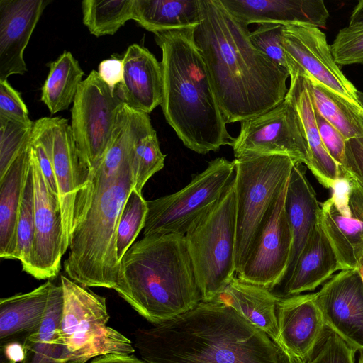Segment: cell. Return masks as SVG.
Here are the masks:
<instances>
[{
    "label": "cell",
    "instance_id": "obj_1",
    "mask_svg": "<svg viewBox=\"0 0 363 363\" xmlns=\"http://www.w3.org/2000/svg\"><path fill=\"white\" fill-rule=\"evenodd\" d=\"M201 21L194 37L225 123L243 122L273 108L286 97L289 72L252 43L248 26L220 0H199Z\"/></svg>",
    "mask_w": 363,
    "mask_h": 363
},
{
    "label": "cell",
    "instance_id": "obj_2",
    "mask_svg": "<svg viewBox=\"0 0 363 363\" xmlns=\"http://www.w3.org/2000/svg\"><path fill=\"white\" fill-rule=\"evenodd\" d=\"M139 138L133 128L116 126L101 160L91 172L88 211L72 233L64 262L68 277L84 286L113 289L117 284V225L134 189L132 165Z\"/></svg>",
    "mask_w": 363,
    "mask_h": 363
},
{
    "label": "cell",
    "instance_id": "obj_3",
    "mask_svg": "<svg viewBox=\"0 0 363 363\" xmlns=\"http://www.w3.org/2000/svg\"><path fill=\"white\" fill-rule=\"evenodd\" d=\"M135 347L147 363H279L268 335L217 301L137 330Z\"/></svg>",
    "mask_w": 363,
    "mask_h": 363
},
{
    "label": "cell",
    "instance_id": "obj_4",
    "mask_svg": "<svg viewBox=\"0 0 363 363\" xmlns=\"http://www.w3.org/2000/svg\"><path fill=\"white\" fill-rule=\"evenodd\" d=\"M194 28L154 34L162 56L160 106L165 119L187 148L205 155L232 146L235 138L227 130Z\"/></svg>",
    "mask_w": 363,
    "mask_h": 363
},
{
    "label": "cell",
    "instance_id": "obj_5",
    "mask_svg": "<svg viewBox=\"0 0 363 363\" xmlns=\"http://www.w3.org/2000/svg\"><path fill=\"white\" fill-rule=\"evenodd\" d=\"M141 316L159 325L201 301L184 235L152 234L134 242L113 289Z\"/></svg>",
    "mask_w": 363,
    "mask_h": 363
},
{
    "label": "cell",
    "instance_id": "obj_6",
    "mask_svg": "<svg viewBox=\"0 0 363 363\" xmlns=\"http://www.w3.org/2000/svg\"><path fill=\"white\" fill-rule=\"evenodd\" d=\"M233 161L237 274L259 238L297 161L280 155L243 156Z\"/></svg>",
    "mask_w": 363,
    "mask_h": 363
},
{
    "label": "cell",
    "instance_id": "obj_7",
    "mask_svg": "<svg viewBox=\"0 0 363 363\" xmlns=\"http://www.w3.org/2000/svg\"><path fill=\"white\" fill-rule=\"evenodd\" d=\"M234 181L184 235L201 301H215L236 276Z\"/></svg>",
    "mask_w": 363,
    "mask_h": 363
},
{
    "label": "cell",
    "instance_id": "obj_8",
    "mask_svg": "<svg viewBox=\"0 0 363 363\" xmlns=\"http://www.w3.org/2000/svg\"><path fill=\"white\" fill-rule=\"evenodd\" d=\"M60 284L63 307L59 332L74 363L135 352L131 340L106 325L109 315L106 298L65 275L60 277Z\"/></svg>",
    "mask_w": 363,
    "mask_h": 363
},
{
    "label": "cell",
    "instance_id": "obj_9",
    "mask_svg": "<svg viewBox=\"0 0 363 363\" xmlns=\"http://www.w3.org/2000/svg\"><path fill=\"white\" fill-rule=\"evenodd\" d=\"M234 161L217 157L178 191L147 201L143 235H185L191 224L213 206L233 182Z\"/></svg>",
    "mask_w": 363,
    "mask_h": 363
},
{
    "label": "cell",
    "instance_id": "obj_10",
    "mask_svg": "<svg viewBox=\"0 0 363 363\" xmlns=\"http://www.w3.org/2000/svg\"><path fill=\"white\" fill-rule=\"evenodd\" d=\"M35 121L48 146L57 180L66 252L72 232L88 211L91 170L78 151L66 118L43 117Z\"/></svg>",
    "mask_w": 363,
    "mask_h": 363
},
{
    "label": "cell",
    "instance_id": "obj_11",
    "mask_svg": "<svg viewBox=\"0 0 363 363\" xmlns=\"http://www.w3.org/2000/svg\"><path fill=\"white\" fill-rule=\"evenodd\" d=\"M123 101L96 70L77 90L71 109V129L78 151L91 172L101 160L111 138Z\"/></svg>",
    "mask_w": 363,
    "mask_h": 363
},
{
    "label": "cell",
    "instance_id": "obj_12",
    "mask_svg": "<svg viewBox=\"0 0 363 363\" xmlns=\"http://www.w3.org/2000/svg\"><path fill=\"white\" fill-rule=\"evenodd\" d=\"M283 45L289 76L298 72L332 93L363 118L358 90L347 79L336 62L331 45L318 27L287 25L283 27Z\"/></svg>",
    "mask_w": 363,
    "mask_h": 363
},
{
    "label": "cell",
    "instance_id": "obj_13",
    "mask_svg": "<svg viewBox=\"0 0 363 363\" xmlns=\"http://www.w3.org/2000/svg\"><path fill=\"white\" fill-rule=\"evenodd\" d=\"M235 158L280 155L310 165L309 152L296 111L285 99L268 111L241 122L232 145Z\"/></svg>",
    "mask_w": 363,
    "mask_h": 363
},
{
    "label": "cell",
    "instance_id": "obj_14",
    "mask_svg": "<svg viewBox=\"0 0 363 363\" xmlns=\"http://www.w3.org/2000/svg\"><path fill=\"white\" fill-rule=\"evenodd\" d=\"M320 203V222L341 270L356 268L363 254V189L344 177Z\"/></svg>",
    "mask_w": 363,
    "mask_h": 363
},
{
    "label": "cell",
    "instance_id": "obj_15",
    "mask_svg": "<svg viewBox=\"0 0 363 363\" xmlns=\"http://www.w3.org/2000/svg\"><path fill=\"white\" fill-rule=\"evenodd\" d=\"M288 182L246 261L236 274L243 281L271 291L282 282L291 252L292 234L285 211Z\"/></svg>",
    "mask_w": 363,
    "mask_h": 363
},
{
    "label": "cell",
    "instance_id": "obj_16",
    "mask_svg": "<svg viewBox=\"0 0 363 363\" xmlns=\"http://www.w3.org/2000/svg\"><path fill=\"white\" fill-rule=\"evenodd\" d=\"M33 181L35 234L29 274L38 279L55 278L65 253L60 200L50 191L30 146Z\"/></svg>",
    "mask_w": 363,
    "mask_h": 363
},
{
    "label": "cell",
    "instance_id": "obj_17",
    "mask_svg": "<svg viewBox=\"0 0 363 363\" xmlns=\"http://www.w3.org/2000/svg\"><path fill=\"white\" fill-rule=\"evenodd\" d=\"M274 343L284 363H306L324 338L327 327L315 293L279 297Z\"/></svg>",
    "mask_w": 363,
    "mask_h": 363
},
{
    "label": "cell",
    "instance_id": "obj_18",
    "mask_svg": "<svg viewBox=\"0 0 363 363\" xmlns=\"http://www.w3.org/2000/svg\"><path fill=\"white\" fill-rule=\"evenodd\" d=\"M329 330L356 351H363V281L357 270L342 269L315 293Z\"/></svg>",
    "mask_w": 363,
    "mask_h": 363
},
{
    "label": "cell",
    "instance_id": "obj_19",
    "mask_svg": "<svg viewBox=\"0 0 363 363\" xmlns=\"http://www.w3.org/2000/svg\"><path fill=\"white\" fill-rule=\"evenodd\" d=\"M48 0H0V81L24 74L23 52Z\"/></svg>",
    "mask_w": 363,
    "mask_h": 363
},
{
    "label": "cell",
    "instance_id": "obj_20",
    "mask_svg": "<svg viewBox=\"0 0 363 363\" xmlns=\"http://www.w3.org/2000/svg\"><path fill=\"white\" fill-rule=\"evenodd\" d=\"M123 75L116 87L129 107L147 114L162 101L163 82L161 64L146 48L129 45L122 58Z\"/></svg>",
    "mask_w": 363,
    "mask_h": 363
},
{
    "label": "cell",
    "instance_id": "obj_21",
    "mask_svg": "<svg viewBox=\"0 0 363 363\" xmlns=\"http://www.w3.org/2000/svg\"><path fill=\"white\" fill-rule=\"evenodd\" d=\"M238 19L252 23L325 28L329 12L322 0H220Z\"/></svg>",
    "mask_w": 363,
    "mask_h": 363
},
{
    "label": "cell",
    "instance_id": "obj_22",
    "mask_svg": "<svg viewBox=\"0 0 363 363\" xmlns=\"http://www.w3.org/2000/svg\"><path fill=\"white\" fill-rule=\"evenodd\" d=\"M290 79L285 99L293 105L300 121L309 152L308 169L321 185L333 189L341 179L340 169L323 143L307 80L297 72L290 75Z\"/></svg>",
    "mask_w": 363,
    "mask_h": 363
},
{
    "label": "cell",
    "instance_id": "obj_23",
    "mask_svg": "<svg viewBox=\"0 0 363 363\" xmlns=\"http://www.w3.org/2000/svg\"><path fill=\"white\" fill-rule=\"evenodd\" d=\"M306 167L296 162L288 182L285 211L292 234V247L288 268L281 284L291 274L314 226L320 219V203L306 177Z\"/></svg>",
    "mask_w": 363,
    "mask_h": 363
},
{
    "label": "cell",
    "instance_id": "obj_24",
    "mask_svg": "<svg viewBox=\"0 0 363 363\" xmlns=\"http://www.w3.org/2000/svg\"><path fill=\"white\" fill-rule=\"evenodd\" d=\"M337 270H341L339 262L319 219L291 274L281 284L282 290L280 297L313 291Z\"/></svg>",
    "mask_w": 363,
    "mask_h": 363
},
{
    "label": "cell",
    "instance_id": "obj_25",
    "mask_svg": "<svg viewBox=\"0 0 363 363\" xmlns=\"http://www.w3.org/2000/svg\"><path fill=\"white\" fill-rule=\"evenodd\" d=\"M52 282L47 281L33 291L0 300L1 347L20 342L40 328L48 305Z\"/></svg>",
    "mask_w": 363,
    "mask_h": 363
},
{
    "label": "cell",
    "instance_id": "obj_26",
    "mask_svg": "<svg viewBox=\"0 0 363 363\" xmlns=\"http://www.w3.org/2000/svg\"><path fill=\"white\" fill-rule=\"evenodd\" d=\"M279 296L271 290L234 277L213 301L225 303L274 342L277 333V305Z\"/></svg>",
    "mask_w": 363,
    "mask_h": 363
},
{
    "label": "cell",
    "instance_id": "obj_27",
    "mask_svg": "<svg viewBox=\"0 0 363 363\" xmlns=\"http://www.w3.org/2000/svg\"><path fill=\"white\" fill-rule=\"evenodd\" d=\"M30 167V143L0 179V257L2 259H15L17 223Z\"/></svg>",
    "mask_w": 363,
    "mask_h": 363
},
{
    "label": "cell",
    "instance_id": "obj_28",
    "mask_svg": "<svg viewBox=\"0 0 363 363\" xmlns=\"http://www.w3.org/2000/svg\"><path fill=\"white\" fill-rule=\"evenodd\" d=\"M62 307V287L52 283L43 323L22 344L24 357L21 363H74L60 335Z\"/></svg>",
    "mask_w": 363,
    "mask_h": 363
},
{
    "label": "cell",
    "instance_id": "obj_29",
    "mask_svg": "<svg viewBox=\"0 0 363 363\" xmlns=\"http://www.w3.org/2000/svg\"><path fill=\"white\" fill-rule=\"evenodd\" d=\"M133 20L153 33L196 28L201 21L199 0H133Z\"/></svg>",
    "mask_w": 363,
    "mask_h": 363
},
{
    "label": "cell",
    "instance_id": "obj_30",
    "mask_svg": "<svg viewBox=\"0 0 363 363\" xmlns=\"http://www.w3.org/2000/svg\"><path fill=\"white\" fill-rule=\"evenodd\" d=\"M48 66L40 100L54 115L67 110L74 101L84 72L71 52L66 50Z\"/></svg>",
    "mask_w": 363,
    "mask_h": 363
},
{
    "label": "cell",
    "instance_id": "obj_31",
    "mask_svg": "<svg viewBox=\"0 0 363 363\" xmlns=\"http://www.w3.org/2000/svg\"><path fill=\"white\" fill-rule=\"evenodd\" d=\"M306 79L315 111L338 130L347 140L362 137L363 118L342 100Z\"/></svg>",
    "mask_w": 363,
    "mask_h": 363
},
{
    "label": "cell",
    "instance_id": "obj_32",
    "mask_svg": "<svg viewBox=\"0 0 363 363\" xmlns=\"http://www.w3.org/2000/svg\"><path fill=\"white\" fill-rule=\"evenodd\" d=\"M133 0H84L82 21L96 37L115 34L133 19Z\"/></svg>",
    "mask_w": 363,
    "mask_h": 363
},
{
    "label": "cell",
    "instance_id": "obj_33",
    "mask_svg": "<svg viewBox=\"0 0 363 363\" xmlns=\"http://www.w3.org/2000/svg\"><path fill=\"white\" fill-rule=\"evenodd\" d=\"M35 234L33 181L31 164L28 172L21 199L16 228L15 259H18L23 271L29 273Z\"/></svg>",
    "mask_w": 363,
    "mask_h": 363
},
{
    "label": "cell",
    "instance_id": "obj_34",
    "mask_svg": "<svg viewBox=\"0 0 363 363\" xmlns=\"http://www.w3.org/2000/svg\"><path fill=\"white\" fill-rule=\"evenodd\" d=\"M147 212V201L142 194L133 189L123 208L117 225L116 254L119 262L144 228Z\"/></svg>",
    "mask_w": 363,
    "mask_h": 363
},
{
    "label": "cell",
    "instance_id": "obj_35",
    "mask_svg": "<svg viewBox=\"0 0 363 363\" xmlns=\"http://www.w3.org/2000/svg\"><path fill=\"white\" fill-rule=\"evenodd\" d=\"M165 157L166 155L160 150L156 131L144 135L138 141L132 165L135 190L142 194L149 179L164 167Z\"/></svg>",
    "mask_w": 363,
    "mask_h": 363
},
{
    "label": "cell",
    "instance_id": "obj_36",
    "mask_svg": "<svg viewBox=\"0 0 363 363\" xmlns=\"http://www.w3.org/2000/svg\"><path fill=\"white\" fill-rule=\"evenodd\" d=\"M34 121L23 124L0 117V179L30 143Z\"/></svg>",
    "mask_w": 363,
    "mask_h": 363
},
{
    "label": "cell",
    "instance_id": "obj_37",
    "mask_svg": "<svg viewBox=\"0 0 363 363\" xmlns=\"http://www.w3.org/2000/svg\"><path fill=\"white\" fill-rule=\"evenodd\" d=\"M284 26L261 23L250 38L252 45L277 65L289 71L286 55L283 45Z\"/></svg>",
    "mask_w": 363,
    "mask_h": 363
},
{
    "label": "cell",
    "instance_id": "obj_38",
    "mask_svg": "<svg viewBox=\"0 0 363 363\" xmlns=\"http://www.w3.org/2000/svg\"><path fill=\"white\" fill-rule=\"evenodd\" d=\"M331 49L338 65L363 64V25L340 29Z\"/></svg>",
    "mask_w": 363,
    "mask_h": 363
},
{
    "label": "cell",
    "instance_id": "obj_39",
    "mask_svg": "<svg viewBox=\"0 0 363 363\" xmlns=\"http://www.w3.org/2000/svg\"><path fill=\"white\" fill-rule=\"evenodd\" d=\"M356 352L328 328L319 347L306 363H354Z\"/></svg>",
    "mask_w": 363,
    "mask_h": 363
},
{
    "label": "cell",
    "instance_id": "obj_40",
    "mask_svg": "<svg viewBox=\"0 0 363 363\" xmlns=\"http://www.w3.org/2000/svg\"><path fill=\"white\" fill-rule=\"evenodd\" d=\"M0 117L23 124L33 123L21 94L7 80L0 81Z\"/></svg>",
    "mask_w": 363,
    "mask_h": 363
},
{
    "label": "cell",
    "instance_id": "obj_41",
    "mask_svg": "<svg viewBox=\"0 0 363 363\" xmlns=\"http://www.w3.org/2000/svg\"><path fill=\"white\" fill-rule=\"evenodd\" d=\"M315 112L316 122L323 143L331 157L339 165L342 166L345 159L347 140L342 134Z\"/></svg>",
    "mask_w": 363,
    "mask_h": 363
},
{
    "label": "cell",
    "instance_id": "obj_42",
    "mask_svg": "<svg viewBox=\"0 0 363 363\" xmlns=\"http://www.w3.org/2000/svg\"><path fill=\"white\" fill-rule=\"evenodd\" d=\"M340 175L341 178L352 179L363 189V136L346 141L345 159Z\"/></svg>",
    "mask_w": 363,
    "mask_h": 363
},
{
    "label": "cell",
    "instance_id": "obj_43",
    "mask_svg": "<svg viewBox=\"0 0 363 363\" xmlns=\"http://www.w3.org/2000/svg\"><path fill=\"white\" fill-rule=\"evenodd\" d=\"M97 72L106 84L111 88L115 89L123 79V65L122 59L112 57L101 61L99 65Z\"/></svg>",
    "mask_w": 363,
    "mask_h": 363
},
{
    "label": "cell",
    "instance_id": "obj_44",
    "mask_svg": "<svg viewBox=\"0 0 363 363\" xmlns=\"http://www.w3.org/2000/svg\"><path fill=\"white\" fill-rule=\"evenodd\" d=\"M6 359L16 363L21 362L24 357L23 346L20 342H11L1 347Z\"/></svg>",
    "mask_w": 363,
    "mask_h": 363
},
{
    "label": "cell",
    "instance_id": "obj_45",
    "mask_svg": "<svg viewBox=\"0 0 363 363\" xmlns=\"http://www.w3.org/2000/svg\"><path fill=\"white\" fill-rule=\"evenodd\" d=\"M363 25V0L358 1L354 8L350 18L348 26H362Z\"/></svg>",
    "mask_w": 363,
    "mask_h": 363
},
{
    "label": "cell",
    "instance_id": "obj_46",
    "mask_svg": "<svg viewBox=\"0 0 363 363\" xmlns=\"http://www.w3.org/2000/svg\"><path fill=\"white\" fill-rule=\"evenodd\" d=\"M355 269L363 281V254L359 259Z\"/></svg>",
    "mask_w": 363,
    "mask_h": 363
},
{
    "label": "cell",
    "instance_id": "obj_47",
    "mask_svg": "<svg viewBox=\"0 0 363 363\" xmlns=\"http://www.w3.org/2000/svg\"><path fill=\"white\" fill-rule=\"evenodd\" d=\"M357 99L360 106L363 108V92L359 91H357Z\"/></svg>",
    "mask_w": 363,
    "mask_h": 363
},
{
    "label": "cell",
    "instance_id": "obj_48",
    "mask_svg": "<svg viewBox=\"0 0 363 363\" xmlns=\"http://www.w3.org/2000/svg\"><path fill=\"white\" fill-rule=\"evenodd\" d=\"M359 363H363V351L360 352V357L359 359Z\"/></svg>",
    "mask_w": 363,
    "mask_h": 363
}]
</instances>
